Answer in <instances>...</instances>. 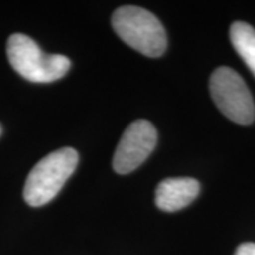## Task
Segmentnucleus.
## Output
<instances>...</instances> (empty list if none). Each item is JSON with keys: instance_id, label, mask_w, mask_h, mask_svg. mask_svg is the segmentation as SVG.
<instances>
[{"instance_id": "f257e3e1", "label": "nucleus", "mask_w": 255, "mask_h": 255, "mask_svg": "<svg viewBox=\"0 0 255 255\" xmlns=\"http://www.w3.org/2000/svg\"><path fill=\"white\" fill-rule=\"evenodd\" d=\"M78 164V153L73 147H63L48 153L31 169L23 196L28 206L40 207L54 199Z\"/></svg>"}, {"instance_id": "f03ea898", "label": "nucleus", "mask_w": 255, "mask_h": 255, "mask_svg": "<svg viewBox=\"0 0 255 255\" xmlns=\"http://www.w3.org/2000/svg\"><path fill=\"white\" fill-rule=\"evenodd\" d=\"M10 65L24 80L48 84L63 78L71 68V61L63 54H46L36 41L24 34H11L7 40Z\"/></svg>"}, {"instance_id": "7ed1b4c3", "label": "nucleus", "mask_w": 255, "mask_h": 255, "mask_svg": "<svg viewBox=\"0 0 255 255\" xmlns=\"http://www.w3.org/2000/svg\"><path fill=\"white\" fill-rule=\"evenodd\" d=\"M112 27L128 46L146 57H160L167 37L162 23L150 11L137 6H122L112 14Z\"/></svg>"}, {"instance_id": "20e7f679", "label": "nucleus", "mask_w": 255, "mask_h": 255, "mask_svg": "<svg viewBox=\"0 0 255 255\" xmlns=\"http://www.w3.org/2000/svg\"><path fill=\"white\" fill-rule=\"evenodd\" d=\"M210 94L217 108L230 121L248 125L255 119V104L240 74L228 67H220L210 77Z\"/></svg>"}, {"instance_id": "39448f33", "label": "nucleus", "mask_w": 255, "mask_h": 255, "mask_svg": "<svg viewBox=\"0 0 255 255\" xmlns=\"http://www.w3.org/2000/svg\"><path fill=\"white\" fill-rule=\"evenodd\" d=\"M157 142L156 128L146 119L132 122L119 140L112 166L119 174H128L137 169L155 149Z\"/></svg>"}, {"instance_id": "423d86ee", "label": "nucleus", "mask_w": 255, "mask_h": 255, "mask_svg": "<svg viewBox=\"0 0 255 255\" xmlns=\"http://www.w3.org/2000/svg\"><path fill=\"white\" fill-rule=\"evenodd\" d=\"M200 193V183L191 177H170L159 183L155 193L156 206L162 211H179Z\"/></svg>"}, {"instance_id": "0eeeda50", "label": "nucleus", "mask_w": 255, "mask_h": 255, "mask_svg": "<svg viewBox=\"0 0 255 255\" xmlns=\"http://www.w3.org/2000/svg\"><path fill=\"white\" fill-rule=\"evenodd\" d=\"M230 40L255 77V28L246 21H236L230 28Z\"/></svg>"}, {"instance_id": "6e6552de", "label": "nucleus", "mask_w": 255, "mask_h": 255, "mask_svg": "<svg viewBox=\"0 0 255 255\" xmlns=\"http://www.w3.org/2000/svg\"><path fill=\"white\" fill-rule=\"evenodd\" d=\"M234 255H255V244L254 243H244L238 247Z\"/></svg>"}, {"instance_id": "1a4fd4ad", "label": "nucleus", "mask_w": 255, "mask_h": 255, "mask_svg": "<svg viewBox=\"0 0 255 255\" xmlns=\"http://www.w3.org/2000/svg\"><path fill=\"white\" fill-rule=\"evenodd\" d=\"M1 132H3V128H1V125H0V136H1Z\"/></svg>"}]
</instances>
